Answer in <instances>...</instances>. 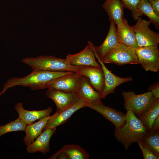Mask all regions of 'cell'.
Listing matches in <instances>:
<instances>
[{"mask_svg":"<svg viewBox=\"0 0 159 159\" xmlns=\"http://www.w3.org/2000/svg\"><path fill=\"white\" fill-rule=\"evenodd\" d=\"M49 159H64L67 158L61 150L51 156Z\"/></svg>","mask_w":159,"mask_h":159,"instance_id":"obj_31","label":"cell"},{"mask_svg":"<svg viewBox=\"0 0 159 159\" xmlns=\"http://www.w3.org/2000/svg\"><path fill=\"white\" fill-rule=\"evenodd\" d=\"M123 3L124 7L130 10L132 14V16L134 21L137 20L143 14L140 13L137 7V4L140 0H120Z\"/></svg>","mask_w":159,"mask_h":159,"instance_id":"obj_27","label":"cell"},{"mask_svg":"<svg viewBox=\"0 0 159 159\" xmlns=\"http://www.w3.org/2000/svg\"><path fill=\"white\" fill-rule=\"evenodd\" d=\"M138 64L146 71L153 72L159 70V49L158 45L138 47L134 49Z\"/></svg>","mask_w":159,"mask_h":159,"instance_id":"obj_7","label":"cell"},{"mask_svg":"<svg viewBox=\"0 0 159 159\" xmlns=\"http://www.w3.org/2000/svg\"><path fill=\"white\" fill-rule=\"evenodd\" d=\"M132 26L135 32L138 47L157 46L159 44V34L151 29L150 21L143 19L141 17Z\"/></svg>","mask_w":159,"mask_h":159,"instance_id":"obj_6","label":"cell"},{"mask_svg":"<svg viewBox=\"0 0 159 159\" xmlns=\"http://www.w3.org/2000/svg\"><path fill=\"white\" fill-rule=\"evenodd\" d=\"M80 98L88 104H100L101 102V94L90 84L88 79L80 76L78 88L76 91Z\"/></svg>","mask_w":159,"mask_h":159,"instance_id":"obj_13","label":"cell"},{"mask_svg":"<svg viewBox=\"0 0 159 159\" xmlns=\"http://www.w3.org/2000/svg\"><path fill=\"white\" fill-rule=\"evenodd\" d=\"M150 2L152 0H148Z\"/></svg>","mask_w":159,"mask_h":159,"instance_id":"obj_33","label":"cell"},{"mask_svg":"<svg viewBox=\"0 0 159 159\" xmlns=\"http://www.w3.org/2000/svg\"><path fill=\"white\" fill-rule=\"evenodd\" d=\"M22 62L30 66L32 69V72L46 70L51 72H76L78 69V67L69 64L66 58L62 59L50 55L26 57L23 59Z\"/></svg>","mask_w":159,"mask_h":159,"instance_id":"obj_3","label":"cell"},{"mask_svg":"<svg viewBox=\"0 0 159 159\" xmlns=\"http://www.w3.org/2000/svg\"><path fill=\"white\" fill-rule=\"evenodd\" d=\"M56 130V127L48 128L43 130L41 134L26 147L28 152L33 153L40 152L45 154L49 152L50 149V140Z\"/></svg>","mask_w":159,"mask_h":159,"instance_id":"obj_17","label":"cell"},{"mask_svg":"<svg viewBox=\"0 0 159 159\" xmlns=\"http://www.w3.org/2000/svg\"><path fill=\"white\" fill-rule=\"evenodd\" d=\"M78 67L76 72L78 75L87 77L92 86L101 95L105 85L104 73L102 67L89 66Z\"/></svg>","mask_w":159,"mask_h":159,"instance_id":"obj_9","label":"cell"},{"mask_svg":"<svg viewBox=\"0 0 159 159\" xmlns=\"http://www.w3.org/2000/svg\"><path fill=\"white\" fill-rule=\"evenodd\" d=\"M110 25L107 34L103 43L100 46H95L90 41L88 42L94 53L102 60L104 55L115 47L119 43L116 34L115 24L112 20L110 21Z\"/></svg>","mask_w":159,"mask_h":159,"instance_id":"obj_16","label":"cell"},{"mask_svg":"<svg viewBox=\"0 0 159 159\" xmlns=\"http://www.w3.org/2000/svg\"><path fill=\"white\" fill-rule=\"evenodd\" d=\"M102 61L104 63L114 64L119 65L138 64L134 49L119 42L104 55Z\"/></svg>","mask_w":159,"mask_h":159,"instance_id":"obj_5","label":"cell"},{"mask_svg":"<svg viewBox=\"0 0 159 159\" xmlns=\"http://www.w3.org/2000/svg\"><path fill=\"white\" fill-rule=\"evenodd\" d=\"M125 108L138 117L151 105L155 98L151 91L136 95L132 91H122Z\"/></svg>","mask_w":159,"mask_h":159,"instance_id":"obj_4","label":"cell"},{"mask_svg":"<svg viewBox=\"0 0 159 159\" xmlns=\"http://www.w3.org/2000/svg\"><path fill=\"white\" fill-rule=\"evenodd\" d=\"M80 76L77 72H72L53 80L47 85V88L55 89L65 92H76Z\"/></svg>","mask_w":159,"mask_h":159,"instance_id":"obj_11","label":"cell"},{"mask_svg":"<svg viewBox=\"0 0 159 159\" xmlns=\"http://www.w3.org/2000/svg\"><path fill=\"white\" fill-rule=\"evenodd\" d=\"M159 128V115L154 120L153 124L152 127L150 130H156Z\"/></svg>","mask_w":159,"mask_h":159,"instance_id":"obj_32","label":"cell"},{"mask_svg":"<svg viewBox=\"0 0 159 159\" xmlns=\"http://www.w3.org/2000/svg\"><path fill=\"white\" fill-rule=\"evenodd\" d=\"M139 147L142 151L144 159H158L159 157L153 153L140 141L138 142Z\"/></svg>","mask_w":159,"mask_h":159,"instance_id":"obj_28","label":"cell"},{"mask_svg":"<svg viewBox=\"0 0 159 159\" xmlns=\"http://www.w3.org/2000/svg\"><path fill=\"white\" fill-rule=\"evenodd\" d=\"M95 54L96 58L101 66L104 73L105 85L101 95V99H104L108 95L113 93L115 88L118 85L122 83L131 81L132 80V78L130 77H120L114 74L107 68L104 63L97 55L95 53Z\"/></svg>","mask_w":159,"mask_h":159,"instance_id":"obj_12","label":"cell"},{"mask_svg":"<svg viewBox=\"0 0 159 159\" xmlns=\"http://www.w3.org/2000/svg\"><path fill=\"white\" fill-rule=\"evenodd\" d=\"M148 131L132 111L127 110L124 123L120 127H115L114 134L117 140L127 150L132 144L141 141Z\"/></svg>","mask_w":159,"mask_h":159,"instance_id":"obj_2","label":"cell"},{"mask_svg":"<svg viewBox=\"0 0 159 159\" xmlns=\"http://www.w3.org/2000/svg\"><path fill=\"white\" fill-rule=\"evenodd\" d=\"M102 7L107 14L110 21H113L117 26L122 24L124 6L120 0H105Z\"/></svg>","mask_w":159,"mask_h":159,"instance_id":"obj_20","label":"cell"},{"mask_svg":"<svg viewBox=\"0 0 159 159\" xmlns=\"http://www.w3.org/2000/svg\"><path fill=\"white\" fill-rule=\"evenodd\" d=\"M66 58L69 64L74 66H89L101 67L96 61L94 52L89 43L81 52L74 54H68Z\"/></svg>","mask_w":159,"mask_h":159,"instance_id":"obj_10","label":"cell"},{"mask_svg":"<svg viewBox=\"0 0 159 159\" xmlns=\"http://www.w3.org/2000/svg\"><path fill=\"white\" fill-rule=\"evenodd\" d=\"M72 72L40 70L32 71L30 74L23 77L11 78L4 84L0 92V95L3 94L9 88L16 86L28 87L33 90L47 88L48 84L53 80Z\"/></svg>","mask_w":159,"mask_h":159,"instance_id":"obj_1","label":"cell"},{"mask_svg":"<svg viewBox=\"0 0 159 159\" xmlns=\"http://www.w3.org/2000/svg\"><path fill=\"white\" fill-rule=\"evenodd\" d=\"M159 115V98H157L155 99L150 106L138 118L150 131L154 120Z\"/></svg>","mask_w":159,"mask_h":159,"instance_id":"obj_22","label":"cell"},{"mask_svg":"<svg viewBox=\"0 0 159 159\" xmlns=\"http://www.w3.org/2000/svg\"><path fill=\"white\" fill-rule=\"evenodd\" d=\"M137 7L139 12L146 15L157 30L159 29V16L153 10L148 0H140Z\"/></svg>","mask_w":159,"mask_h":159,"instance_id":"obj_24","label":"cell"},{"mask_svg":"<svg viewBox=\"0 0 159 159\" xmlns=\"http://www.w3.org/2000/svg\"><path fill=\"white\" fill-rule=\"evenodd\" d=\"M155 99L159 98V84L157 82L151 86L149 89Z\"/></svg>","mask_w":159,"mask_h":159,"instance_id":"obj_29","label":"cell"},{"mask_svg":"<svg viewBox=\"0 0 159 159\" xmlns=\"http://www.w3.org/2000/svg\"><path fill=\"white\" fill-rule=\"evenodd\" d=\"M116 34L118 42L133 49L138 47L135 32L125 19L123 18L122 24L117 26Z\"/></svg>","mask_w":159,"mask_h":159,"instance_id":"obj_18","label":"cell"},{"mask_svg":"<svg viewBox=\"0 0 159 159\" xmlns=\"http://www.w3.org/2000/svg\"><path fill=\"white\" fill-rule=\"evenodd\" d=\"M150 3L155 13L159 16V0H152Z\"/></svg>","mask_w":159,"mask_h":159,"instance_id":"obj_30","label":"cell"},{"mask_svg":"<svg viewBox=\"0 0 159 159\" xmlns=\"http://www.w3.org/2000/svg\"><path fill=\"white\" fill-rule=\"evenodd\" d=\"M27 125L18 117L14 120L0 126V137L8 132L16 131H25Z\"/></svg>","mask_w":159,"mask_h":159,"instance_id":"obj_26","label":"cell"},{"mask_svg":"<svg viewBox=\"0 0 159 159\" xmlns=\"http://www.w3.org/2000/svg\"><path fill=\"white\" fill-rule=\"evenodd\" d=\"M159 157V130H150L140 141Z\"/></svg>","mask_w":159,"mask_h":159,"instance_id":"obj_25","label":"cell"},{"mask_svg":"<svg viewBox=\"0 0 159 159\" xmlns=\"http://www.w3.org/2000/svg\"><path fill=\"white\" fill-rule=\"evenodd\" d=\"M14 108L19 114V117L27 125L33 123L37 120L49 115L52 110L50 107L39 110H26L24 108L23 104L21 102H18L15 105Z\"/></svg>","mask_w":159,"mask_h":159,"instance_id":"obj_19","label":"cell"},{"mask_svg":"<svg viewBox=\"0 0 159 159\" xmlns=\"http://www.w3.org/2000/svg\"><path fill=\"white\" fill-rule=\"evenodd\" d=\"M87 104L83 100L80 98L74 105L57 114L55 112L48 120L43 130L48 128L56 127L65 122L76 111L83 107H86Z\"/></svg>","mask_w":159,"mask_h":159,"instance_id":"obj_15","label":"cell"},{"mask_svg":"<svg viewBox=\"0 0 159 159\" xmlns=\"http://www.w3.org/2000/svg\"><path fill=\"white\" fill-rule=\"evenodd\" d=\"M52 117V115H49L43 117L37 122L27 125L25 131L26 135L23 141L26 147L41 134L47 121Z\"/></svg>","mask_w":159,"mask_h":159,"instance_id":"obj_21","label":"cell"},{"mask_svg":"<svg viewBox=\"0 0 159 159\" xmlns=\"http://www.w3.org/2000/svg\"><path fill=\"white\" fill-rule=\"evenodd\" d=\"M60 150L66 156L67 159H89L88 153L78 145H64Z\"/></svg>","mask_w":159,"mask_h":159,"instance_id":"obj_23","label":"cell"},{"mask_svg":"<svg viewBox=\"0 0 159 159\" xmlns=\"http://www.w3.org/2000/svg\"><path fill=\"white\" fill-rule=\"evenodd\" d=\"M86 107L96 111L105 118L112 122L115 127L122 126L125 121L126 114L103 104H94L87 103Z\"/></svg>","mask_w":159,"mask_h":159,"instance_id":"obj_14","label":"cell"},{"mask_svg":"<svg viewBox=\"0 0 159 159\" xmlns=\"http://www.w3.org/2000/svg\"><path fill=\"white\" fill-rule=\"evenodd\" d=\"M46 95L55 103L57 114L74 105L80 98L76 92H67L50 88H48Z\"/></svg>","mask_w":159,"mask_h":159,"instance_id":"obj_8","label":"cell"}]
</instances>
